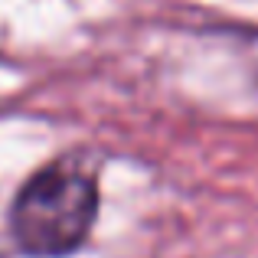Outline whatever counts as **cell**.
<instances>
[{
    "label": "cell",
    "mask_w": 258,
    "mask_h": 258,
    "mask_svg": "<svg viewBox=\"0 0 258 258\" xmlns=\"http://www.w3.org/2000/svg\"><path fill=\"white\" fill-rule=\"evenodd\" d=\"M98 213V186L92 173L72 160L43 167L26 180L10 209V229L20 248L36 258H59L85 242Z\"/></svg>",
    "instance_id": "obj_1"
}]
</instances>
